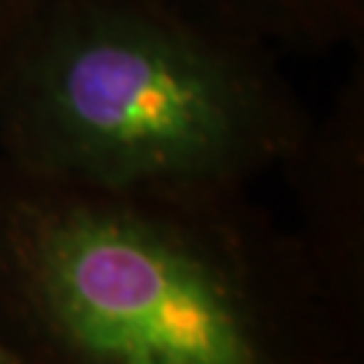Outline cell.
Masks as SVG:
<instances>
[{
  "label": "cell",
  "instance_id": "6da1fadb",
  "mask_svg": "<svg viewBox=\"0 0 364 364\" xmlns=\"http://www.w3.org/2000/svg\"><path fill=\"white\" fill-rule=\"evenodd\" d=\"M313 278L248 189H97L0 159V335L30 364H318Z\"/></svg>",
  "mask_w": 364,
  "mask_h": 364
},
{
  "label": "cell",
  "instance_id": "7a4b0ae2",
  "mask_svg": "<svg viewBox=\"0 0 364 364\" xmlns=\"http://www.w3.org/2000/svg\"><path fill=\"white\" fill-rule=\"evenodd\" d=\"M311 119L281 52L181 0H30L0 63V159L78 186L248 189Z\"/></svg>",
  "mask_w": 364,
  "mask_h": 364
},
{
  "label": "cell",
  "instance_id": "3957f363",
  "mask_svg": "<svg viewBox=\"0 0 364 364\" xmlns=\"http://www.w3.org/2000/svg\"><path fill=\"white\" fill-rule=\"evenodd\" d=\"M275 52L326 54L364 43V0H181Z\"/></svg>",
  "mask_w": 364,
  "mask_h": 364
},
{
  "label": "cell",
  "instance_id": "277c9868",
  "mask_svg": "<svg viewBox=\"0 0 364 364\" xmlns=\"http://www.w3.org/2000/svg\"><path fill=\"white\" fill-rule=\"evenodd\" d=\"M30 0H0V63L6 57V49L11 43L14 33L19 27V19L25 14Z\"/></svg>",
  "mask_w": 364,
  "mask_h": 364
},
{
  "label": "cell",
  "instance_id": "5b68a950",
  "mask_svg": "<svg viewBox=\"0 0 364 364\" xmlns=\"http://www.w3.org/2000/svg\"><path fill=\"white\" fill-rule=\"evenodd\" d=\"M0 364H30V362L14 348L9 340L0 335Z\"/></svg>",
  "mask_w": 364,
  "mask_h": 364
}]
</instances>
